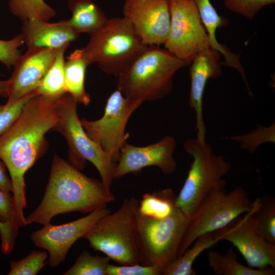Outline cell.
Wrapping results in <instances>:
<instances>
[{
	"mask_svg": "<svg viewBox=\"0 0 275 275\" xmlns=\"http://www.w3.org/2000/svg\"><path fill=\"white\" fill-rule=\"evenodd\" d=\"M24 44L21 34L10 40L0 39V62L9 69L14 67L21 56L18 48Z\"/></svg>",
	"mask_w": 275,
	"mask_h": 275,
	"instance_id": "cell-33",
	"label": "cell"
},
{
	"mask_svg": "<svg viewBox=\"0 0 275 275\" xmlns=\"http://www.w3.org/2000/svg\"><path fill=\"white\" fill-rule=\"evenodd\" d=\"M123 14L145 44H163L170 25L168 0H124Z\"/></svg>",
	"mask_w": 275,
	"mask_h": 275,
	"instance_id": "cell-14",
	"label": "cell"
},
{
	"mask_svg": "<svg viewBox=\"0 0 275 275\" xmlns=\"http://www.w3.org/2000/svg\"><path fill=\"white\" fill-rule=\"evenodd\" d=\"M36 94L34 91L11 104H0V135L12 124L25 103Z\"/></svg>",
	"mask_w": 275,
	"mask_h": 275,
	"instance_id": "cell-32",
	"label": "cell"
},
{
	"mask_svg": "<svg viewBox=\"0 0 275 275\" xmlns=\"http://www.w3.org/2000/svg\"><path fill=\"white\" fill-rule=\"evenodd\" d=\"M77 104L67 92L58 98V118L52 129L66 139L69 162L80 170L87 160L91 162L98 171L103 184L111 190L117 163L87 135L77 115Z\"/></svg>",
	"mask_w": 275,
	"mask_h": 275,
	"instance_id": "cell-8",
	"label": "cell"
},
{
	"mask_svg": "<svg viewBox=\"0 0 275 275\" xmlns=\"http://www.w3.org/2000/svg\"><path fill=\"white\" fill-rule=\"evenodd\" d=\"M6 168L5 163L0 158V189L10 193L12 192V185L11 179L7 174Z\"/></svg>",
	"mask_w": 275,
	"mask_h": 275,
	"instance_id": "cell-36",
	"label": "cell"
},
{
	"mask_svg": "<svg viewBox=\"0 0 275 275\" xmlns=\"http://www.w3.org/2000/svg\"><path fill=\"white\" fill-rule=\"evenodd\" d=\"M3 226V224L0 221V228H1Z\"/></svg>",
	"mask_w": 275,
	"mask_h": 275,
	"instance_id": "cell-38",
	"label": "cell"
},
{
	"mask_svg": "<svg viewBox=\"0 0 275 275\" xmlns=\"http://www.w3.org/2000/svg\"><path fill=\"white\" fill-rule=\"evenodd\" d=\"M221 53L209 48L198 54L189 66L190 87L189 104L196 114V138L205 142L206 130L203 112V97L206 85L209 79H214L223 74Z\"/></svg>",
	"mask_w": 275,
	"mask_h": 275,
	"instance_id": "cell-17",
	"label": "cell"
},
{
	"mask_svg": "<svg viewBox=\"0 0 275 275\" xmlns=\"http://www.w3.org/2000/svg\"><path fill=\"white\" fill-rule=\"evenodd\" d=\"M102 182L88 177L54 154L43 197L27 217L26 225L50 223L56 215L72 212L91 213L115 201Z\"/></svg>",
	"mask_w": 275,
	"mask_h": 275,
	"instance_id": "cell-2",
	"label": "cell"
},
{
	"mask_svg": "<svg viewBox=\"0 0 275 275\" xmlns=\"http://www.w3.org/2000/svg\"><path fill=\"white\" fill-rule=\"evenodd\" d=\"M189 64L159 46H148L125 71L118 76V89L128 98L154 101L169 95L173 77Z\"/></svg>",
	"mask_w": 275,
	"mask_h": 275,
	"instance_id": "cell-3",
	"label": "cell"
},
{
	"mask_svg": "<svg viewBox=\"0 0 275 275\" xmlns=\"http://www.w3.org/2000/svg\"><path fill=\"white\" fill-rule=\"evenodd\" d=\"M90 36L87 44L82 48L89 64L97 63L104 73L117 77L148 46L124 17L108 18Z\"/></svg>",
	"mask_w": 275,
	"mask_h": 275,
	"instance_id": "cell-4",
	"label": "cell"
},
{
	"mask_svg": "<svg viewBox=\"0 0 275 275\" xmlns=\"http://www.w3.org/2000/svg\"><path fill=\"white\" fill-rule=\"evenodd\" d=\"M252 209L248 212L252 224L268 242L275 244V199L265 196L253 201Z\"/></svg>",
	"mask_w": 275,
	"mask_h": 275,
	"instance_id": "cell-23",
	"label": "cell"
},
{
	"mask_svg": "<svg viewBox=\"0 0 275 275\" xmlns=\"http://www.w3.org/2000/svg\"><path fill=\"white\" fill-rule=\"evenodd\" d=\"M89 65L82 48L73 51L64 64L65 84L69 93L77 103L88 105L90 97L85 87V74Z\"/></svg>",
	"mask_w": 275,
	"mask_h": 275,
	"instance_id": "cell-21",
	"label": "cell"
},
{
	"mask_svg": "<svg viewBox=\"0 0 275 275\" xmlns=\"http://www.w3.org/2000/svg\"><path fill=\"white\" fill-rule=\"evenodd\" d=\"M28 48L59 49L79 37L67 20L57 22L32 19L23 21L22 32Z\"/></svg>",
	"mask_w": 275,
	"mask_h": 275,
	"instance_id": "cell-18",
	"label": "cell"
},
{
	"mask_svg": "<svg viewBox=\"0 0 275 275\" xmlns=\"http://www.w3.org/2000/svg\"><path fill=\"white\" fill-rule=\"evenodd\" d=\"M47 251H34L23 259L17 261H10L9 275H36L47 263Z\"/></svg>",
	"mask_w": 275,
	"mask_h": 275,
	"instance_id": "cell-30",
	"label": "cell"
},
{
	"mask_svg": "<svg viewBox=\"0 0 275 275\" xmlns=\"http://www.w3.org/2000/svg\"><path fill=\"white\" fill-rule=\"evenodd\" d=\"M189 221L176 205L163 218L142 215L138 212L135 234L140 263L155 266L162 274L177 259Z\"/></svg>",
	"mask_w": 275,
	"mask_h": 275,
	"instance_id": "cell-7",
	"label": "cell"
},
{
	"mask_svg": "<svg viewBox=\"0 0 275 275\" xmlns=\"http://www.w3.org/2000/svg\"><path fill=\"white\" fill-rule=\"evenodd\" d=\"M253 206L247 192L241 187H237L229 193L226 187L211 193L189 218L177 258L198 237L224 228L241 214L250 211Z\"/></svg>",
	"mask_w": 275,
	"mask_h": 275,
	"instance_id": "cell-9",
	"label": "cell"
},
{
	"mask_svg": "<svg viewBox=\"0 0 275 275\" xmlns=\"http://www.w3.org/2000/svg\"><path fill=\"white\" fill-rule=\"evenodd\" d=\"M223 3L229 11L252 20L263 8L274 4L275 0H223Z\"/></svg>",
	"mask_w": 275,
	"mask_h": 275,
	"instance_id": "cell-31",
	"label": "cell"
},
{
	"mask_svg": "<svg viewBox=\"0 0 275 275\" xmlns=\"http://www.w3.org/2000/svg\"><path fill=\"white\" fill-rule=\"evenodd\" d=\"M71 13L67 20L69 25L77 34L90 35L101 28L108 18L102 10L92 0H68Z\"/></svg>",
	"mask_w": 275,
	"mask_h": 275,
	"instance_id": "cell-20",
	"label": "cell"
},
{
	"mask_svg": "<svg viewBox=\"0 0 275 275\" xmlns=\"http://www.w3.org/2000/svg\"><path fill=\"white\" fill-rule=\"evenodd\" d=\"M110 212L106 206L68 223L59 225L49 223L32 233L30 239L36 246L47 251L49 265L56 267L64 262L74 243L82 238L97 221Z\"/></svg>",
	"mask_w": 275,
	"mask_h": 275,
	"instance_id": "cell-12",
	"label": "cell"
},
{
	"mask_svg": "<svg viewBox=\"0 0 275 275\" xmlns=\"http://www.w3.org/2000/svg\"><path fill=\"white\" fill-rule=\"evenodd\" d=\"M59 49L28 48L21 55L8 79V100L11 104L35 91L53 62Z\"/></svg>",
	"mask_w": 275,
	"mask_h": 275,
	"instance_id": "cell-16",
	"label": "cell"
},
{
	"mask_svg": "<svg viewBox=\"0 0 275 275\" xmlns=\"http://www.w3.org/2000/svg\"><path fill=\"white\" fill-rule=\"evenodd\" d=\"M176 198L170 188L145 194L139 203V213L155 218L166 217L176 206Z\"/></svg>",
	"mask_w": 275,
	"mask_h": 275,
	"instance_id": "cell-26",
	"label": "cell"
},
{
	"mask_svg": "<svg viewBox=\"0 0 275 275\" xmlns=\"http://www.w3.org/2000/svg\"><path fill=\"white\" fill-rule=\"evenodd\" d=\"M110 258L107 256H92L84 251L77 258L74 265L64 275H106V269Z\"/></svg>",
	"mask_w": 275,
	"mask_h": 275,
	"instance_id": "cell-28",
	"label": "cell"
},
{
	"mask_svg": "<svg viewBox=\"0 0 275 275\" xmlns=\"http://www.w3.org/2000/svg\"><path fill=\"white\" fill-rule=\"evenodd\" d=\"M58 98L36 94L0 135V158L10 175L16 223L19 228L26 225L23 214L27 205L24 175L44 153L46 147L45 135L58 121Z\"/></svg>",
	"mask_w": 275,
	"mask_h": 275,
	"instance_id": "cell-1",
	"label": "cell"
},
{
	"mask_svg": "<svg viewBox=\"0 0 275 275\" xmlns=\"http://www.w3.org/2000/svg\"><path fill=\"white\" fill-rule=\"evenodd\" d=\"M219 238L215 232L207 233L198 237L190 249H187L180 257L168 266L162 272L164 275H195L193 268L196 259L206 249L211 247Z\"/></svg>",
	"mask_w": 275,
	"mask_h": 275,
	"instance_id": "cell-24",
	"label": "cell"
},
{
	"mask_svg": "<svg viewBox=\"0 0 275 275\" xmlns=\"http://www.w3.org/2000/svg\"><path fill=\"white\" fill-rule=\"evenodd\" d=\"M139 201L125 199L119 208L97 221L82 238L120 265L140 264L135 229Z\"/></svg>",
	"mask_w": 275,
	"mask_h": 275,
	"instance_id": "cell-6",
	"label": "cell"
},
{
	"mask_svg": "<svg viewBox=\"0 0 275 275\" xmlns=\"http://www.w3.org/2000/svg\"><path fill=\"white\" fill-rule=\"evenodd\" d=\"M8 79L5 80H0V95L2 97H8Z\"/></svg>",
	"mask_w": 275,
	"mask_h": 275,
	"instance_id": "cell-37",
	"label": "cell"
},
{
	"mask_svg": "<svg viewBox=\"0 0 275 275\" xmlns=\"http://www.w3.org/2000/svg\"><path fill=\"white\" fill-rule=\"evenodd\" d=\"M195 4L202 22L205 28L211 43V48L218 51L224 57L223 65L236 69L240 74L243 80L246 79L245 74L240 62L239 56L232 52L227 47L219 43L216 38L218 29L228 23L226 17L220 16L212 5L210 0H193Z\"/></svg>",
	"mask_w": 275,
	"mask_h": 275,
	"instance_id": "cell-19",
	"label": "cell"
},
{
	"mask_svg": "<svg viewBox=\"0 0 275 275\" xmlns=\"http://www.w3.org/2000/svg\"><path fill=\"white\" fill-rule=\"evenodd\" d=\"M214 232L220 240L231 242L250 267L275 269V244L266 241L257 232L249 219L248 212Z\"/></svg>",
	"mask_w": 275,
	"mask_h": 275,
	"instance_id": "cell-15",
	"label": "cell"
},
{
	"mask_svg": "<svg viewBox=\"0 0 275 275\" xmlns=\"http://www.w3.org/2000/svg\"><path fill=\"white\" fill-rule=\"evenodd\" d=\"M176 144L175 139L171 135H166L158 142L143 147L126 143L120 149L114 179L129 173H137L151 166L158 167L164 175L173 174L177 170L173 156Z\"/></svg>",
	"mask_w": 275,
	"mask_h": 275,
	"instance_id": "cell-13",
	"label": "cell"
},
{
	"mask_svg": "<svg viewBox=\"0 0 275 275\" xmlns=\"http://www.w3.org/2000/svg\"><path fill=\"white\" fill-rule=\"evenodd\" d=\"M143 102L125 97L116 90L108 97L103 116L98 120L80 122L85 132L94 142L116 162L120 151L129 136L126 132L127 123L131 116Z\"/></svg>",
	"mask_w": 275,
	"mask_h": 275,
	"instance_id": "cell-11",
	"label": "cell"
},
{
	"mask_svg": "<svg viewBox=\"0 0 275 275\" xmlns=\"http://www.w3.org/2000/svg\"><path fill=\"white\" fill-rule=\"evenodd\" d=\"M106 275H160V271L155 266L134 264L116 266L109 264Z\"/></svg>",
	"mask_w": 275,
	"mask_h": 275,
	"instance_id": "cell-34",
	"label": "cell"
},
{
	"mask_svg": "<svg viewBox=\"0 0 275 275\" xmlns=\"http://www.w3.org/2000/svg\"><path fill=\"white\" fill-rule=\"evenodd\" d=\"M69 44L59 48L53 62L41 84L35 90L38 95L58 98L67 93L64 76V53Z\"/></svg>",
	"mask_w": 275,
	"mask_h": 275,
	"instance_id": "cell-25",
	"label": "cell"
},
{
	"mask_svg": "<svg viewBox=\"0 0 275 275\" xmlns=\"http://www.w3.org/2000/svg\"><path fill=\"white\" fill-rule=\"evenodd\" d=\"M209 266L216 275H274V269L246 267L237 261V254L230 248L225 254L210 251L207 255Z\"/></svg>",
	"mask_w": 275,
	"mask_h": 275,
	"instance_id": "cell-22",
	"label": "cell"
},
{
	"mask_svg": "<svg viewBox=\"0 0 275 275\" xmlns=\"http://www.w3.org/2000/svg\"><path fill=\"white\" fill-rule=\"evenodd\" d=\"M226 139L238 142L242 149L252 153L263 143H275L274 123L267 127L258 124L255 130L248 134L228 137Z\"/></svg>",
	"mask_w": 275,
	"mask_h": 275,
	"instance_id": "cell-29",
	"label": "cell"
},
{
	"mask_svg": "<svg viewBox=\"0 0 275 275\" xmlns=\"http://www.w3.org/2000/svg\"><path fill=\"white\" fill-rule=\"evenodd\" d=\"M184 150L193 158L187 177L178 196L176 205L190 218L205 199L214 190L226 187L223 177L230 171V163L216 155L206 141L188 139Z\"/></svg>",
	"mask_w": 275,
	"mask_h": 275,
	"instance_id": "cell-5",
	"label": "cell"
},
{
	"mask_svg": "<svg viewBox=\"0 0 275 275\" xmlns=\"http://www.w3.org/2000/svg\"><path fill=\"white\" fill-rule=\"evenodd\" d=\"M170 25L164 48L190 64L200 52L211 48L210 38L193 0H168Z\"/></svg>",
	"mask_w": 275,
	"mask_h": 275,
	"instance_id": "cell-10",
	"label": "cell"
},
{
	"mask_svg": "<svg viewBox=\"0 0 275 275\" xmlns=\"http://www.w3.org/2000/svg\"><path fill=\"white\" fill-rule=\"evenodd\" d=\"M9 8L13 15L22 21L37 19L48 21L56 11L44 0H9Z\"/></svg>",
	"mask_w": 275,
	"mask_h": 275,
	"instance_id": "cell-27",
	"label": "cell"
},
{
	"mask_svg": "<svg viewBox=\"0 0 275 275\" xmlns=\"http://www.w3.org/2000/svg\"><path fill=\"white\" fill-rule=\"evenodd\" d=\"M0 221L18 230L16 224L14 201L10 194L0 189Z\"/></svg>",
	"mask_w": 275,
	"mask_h": 275,
	"instance_id": "cell-35",
	"label": "cell"
}]
</instances>
